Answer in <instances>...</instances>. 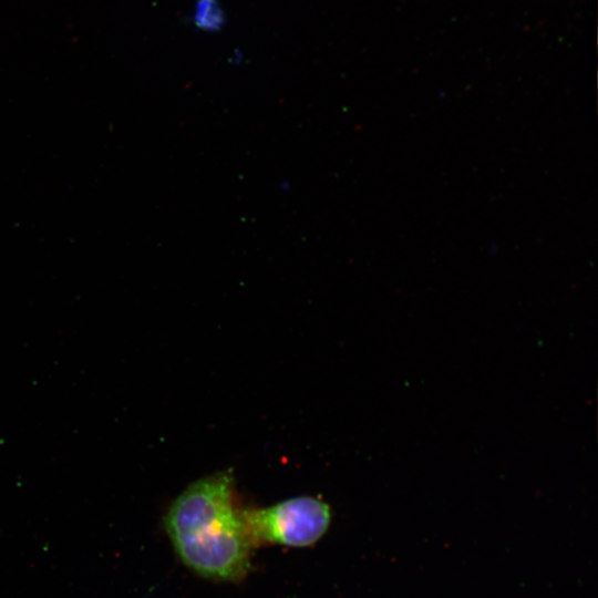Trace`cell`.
Returning a JSON list of instances; mask_svg holds the SVG:
<instances>
[{"label": "cell", "instance_id": "cell-1", "mask_svg": "<svg viewBox=\"0 0 598 598\" xmlns=\"http://www.w3.org/2000/svg\"><path fill=\"white\" fill-rule=\"evenodd\" d=\"M164 528L183 564L199 576L237 581L248 574L254 545L235 507L229 473L187 486L166 512Z\"/></svg>", "mask_w": 598, "mask_h": 598}, {"label": "cell", "instance_id": "cell-2", "mask_svg": "<svg viewBox=\"0 0 598 598\" xmlns=\"http://www.w3.org/2000/svg\"><path fill=\"white\" fill-rule=\"evenodd\" d=\"M241 517L254 546L307 547L326 534L331 511L321 499L298 496L268 507L241 511Z\"/></svg>", "mask_w": 598, "mask_h": 598}]
</instances>
